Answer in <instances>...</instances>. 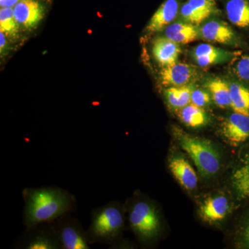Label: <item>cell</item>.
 <instances>
[{"label":"cell","instance_id":"1","mask_svg":"<svg viewBox=\"0 0 249 249\" xmlns=\"http://www.w3.org/2000/svg\"><path fill=\"white\" fill-rule=\"evenodd\" d=\"M22 196L24 203L23 224L25 229L53 222L76 210V196L59 187L26 188Z\"/></svg>","mask_w":249,"mask_h":249},{"label":"cell","instance_id":"2","mask_svg":"<svg viewBox=\"0 0 249 249\" xmlns=\"http://www.w3.org/2000/svg\"><path fill=\"white\" fill-rule=\"evenodd\" d=\"M124 209L121 203L111 201L95 208L87 231L89 245L112 246L121 240L124 227Z\"/></svg>","mask_w":249,"mask_h":249},{"label":"cell","instance_id":"3","mask_svg":"<svg viewBox=\"0 0 249 249\" xmlns=\"http://www.w3.org/2000/svg\"><path fill=\"white\" fill-rule=\"evenodd\" d=\"M173 132L178 145L191 157L201 176L210 178L219 172L220 157L211 142L186 133L178 127H174Z\"/></svg>","mask_w":249,"mask_h":249},{"label":"cell","instance_id":"4","mask_svg":"<svg viewBox=\"0 0 249 249\" xmlns=\"http://www.w3.org/2000/svg\"><path fill=\"white\" fill-rule=\"evenodd\" d=\"M127 213L131 229L143 243L152 242L160 233V214L151 201L136 198L129 202Z\"/></svg>","mask_w":249,"mask_h":249},{"label":"cell","instance_id":"5","mask_svg":"<svg viewBox=\"0 0 249 249\" xmlns=\"http://www.w3.org/2000/svg\"><path fill=\"white\" fill-rule=\"evenodd\" d=\"M60 249H89L87 231L71 213L64 214L53 222Z\"/></svg>","mask_w":249,"mask_h":249},{"label":"cell","instance_id":"6","mask_svg":"<svg viewBox=\"0 0 249 249\" xmlns=\"http://www.w3.org/2000/svg\"><path fill=\"white\" fill-rule=\"evenodd\" d=\"M14 248L18 249H60L54 231L53 222H46L26 229L16 240Z\"/></svg>","mask_w":249,"mask_h":249},{"label":"cell","instance_id":"7","mask_svg":"<svg viewBox=\"0 0 249 249\" xmlns=\"http://www.w3.org/2000/svg\"><path fill=\"white\" fill-rule=\"evenodd\" d=\"M224 138L232 146H238L249 139V116L232 113L222 124Z\"/></svg>","mask_w":249,"mask_h":249},{"label":"cell","instance_id":"8","mask_svg":"<svg viewBox=\"0 0 249 249\" xmlns=\"http://www.w3.org/2000/svg\"><path fill=\"white\" fill-rule=\"evenodd\" d=\"M217 11L216 0H187L180 7L179 14L184 22L197 25Z\"/></svg>","mask_w":249,"mask_h":249},{"label":"cell","instance_id":"9","mask_svg":"<svg viewBox=\"0 0 249 249\" xmlns=\"http://www.w3.org/2000/svg\"><path fill=\"white\" fill-rule=\"evenodd\" d=\"M196 69L188 64L176 62L163 67L160 72L161 84L166 88L189 84L196 78Z\"/></svg>","mask_w":249,"mask_h":249},{"label":"cell","instance_id":"10","mask_svg":"<svg viewBox=\"0 0 249 249\" xmlns=\"http://www.w3.org/2000/svg\"><path fill=\"white\" fill-rule=\"evenodd\" d=\"M199 34L205 40L224 45H237L238 39L230 26L222 21L210 20L201 27Z\"/></svg>","mask_w":249,"mask_h":249},{"label":"cell","instance_id":"11","mask_svg":"<svg viewBox=\"0 0 249 249\" xmlns=\"http://www.w3.org/2000/svg\"><path fill=\"white\" fill-rule=\"evenodd\" d=\"M14 10L18 24L26 29L35 27L45 14V8L36 0H21Z\"/></svg>","mask_w":249,"mask_h":249},{"label":"cell","instance_id":"12","mask_svg":"<svg viewBox=\"0 0 249 249\" xmlns=\"http://www.w3.org/2000/svg\"><path fill=\"white\" fill-rule=\"evenodd\" d=\"M240 53L217 48L209 44H200L193 50V58L199 66L206 67L229 61Z\"/></svg>","mask_w":249,"mask_h":249},{"label":"cell","instance_id":"13","mask_svg":"<svg viewBox=\"0 0 249 249\" xmlns=\"http://www.w3.org/2000/svg\"><path fill=\"white\" fill-rule=\"evenodd\" d=\"M170 172L187 191L196 189L198 183V178L191 163L182 156L175 155L169 160Z\"/></svg>","mask_w":249,"mask_h":249},{"label":"cell","instance_id":"14","mask_svg":"<svg viewBox=\"0 0 249 249\" xmlns=\"http://www.w3.org/2000/svg\"><path fill=\"white\" fill-rule=\"evenodd\" d=\"M180 10L178 0H165L150 19L146 27L147 32H159L170 25L177 18Z\"/></svg>","mask_w":249,"mask_h":249},{"label":"cell","instance_id":"15","mask_svg":"<svg viewBox=\"0 0 249 249\" xmlns=\"http://www.w3.org/2000/svg\"><path fill=\"white\" fill-rule=\"evenodd\" d=\"M230 209V204L227 196H212L206 199L201 205L199 215L205 222H219L226 217Z\"/></svg>","mask_w":249,"mask_h":249},{"label":"cell","instance_id":"16","mask_svg":"<svg viewBox=\"0 0 249 249\" xmlns=\"http://www.w3.org/2000/svg\"><path fill=\"white\" fill-rule=\"evenodd\" d=\"M154 58L162 67H166L178 62L181 53L179 45L167 37H159L152 44Z\"/></svg>","mask_w":249,"mask_h":249},{"label":"cell","instance_id":"17","mask_svg":"<svg viewBox=\"0 0 249 249\" xmlns=\"http://www.w3.org/2000/svg\"><path fill=\"white\" fill-rule=\"evenodd\" d=\"M225 9L230 22L240 29L249 30V0H227Z\"/></svg>","mask_w":249,"mask_h":249},{"label":"cell","instance_id":"18","mask_svg":"<svg viewBox=\"0 0 249 249\" xmlns=\"http://www.w3.org/2000/svg\"><path fill=\"white\" fill-rule=\"evenodd\" d=\"M199 35L196 25L186 22L173 23L165 28V37L178 45L194 42Z\"/></svg>","mask_w":249,"mask_h":249},{"label":"cell","instance_id":"19","mask_svg":"<svg viewBox=\"0 0 249 249\" xmlns=\"http://www.w3.org/2000/svg\"><path fill=\"white\" fill-rule=\"evenodd\" d=\"M232 188L238 200L249 198V154L234 171L231 178Z\"/></svg>","mask_w":249,"mask_h":249},{"label":"cell","instance_id":"20","mask_svg":"<svg viewBox=\"0 0 249 249\" xmlns=\"http://www.w3.org/2000/svg\"><path fill=\"white\" fill-rule=\"evenodd\" d=\"M211 97L218 107L227 108L231 107L230 83L219 78H211L206 84Z\"/></svg>","mask_w":249,"mask_h":249},{"label":"cell","instance_id":"21","mask_svg":"<svg viewBox=\"0 0 249 249\" xmlns=\"http://www.w3.org/2000/svg\"><path fill=\"white\" fill-rule=\"evenodd\" d=\"M231 107L235 112L249 116V88L240 82L230 83Z\"/></svg>","mask_w":249,"mask_h":249},{"label":"cell","instance_id":"22","mask_svg":"<svg viewBox=\"0 0 249 249\" xmlns=\"http://www.w3.org/2000/svg\"><path fill=\"white\" fill-rule=\"evenodd\" d=\"M178 116L183 124L192 128L203 127L209 121L206 111L193 103L178 109Z\"/></svg>","mask_w":249,"mask_h":249},{"label":"cell","instance_id":"23","mask_svg":"<svg viewBox=\"0 0 249 249\" xmlns=\"http://www.w3.org/2000/svg\"><path fill=\"white\" fill-rule=\"evenodd\" d=\"M193 88L191 85L170 87L165 90L167 102L172 107L181 109L191 103Z\"/></svg>","mask_w":249,"mask_h":249},{"label":"cell","instance_id":"24","mask_svg":"<svg viewBox=\"0 0 249 249\" xmlns=\"http://www.w3.org/2000/svg\"><path fill=\"white\" fill-rule=\"evenodd\" d=\"M0 29L6 35L14 37L18 34L19 24L11 7H1L0 10Z\"/></svg>","mask_w":249,"mask_h":249},{"label":"cell","instance_id":"25","mask_svg":"<svg viewBox=\"0 0 249 249\" xmlns=\"http://www.w3.org/2000/svg\"><path fill=\"white\" fill-rule=\"evenodd\" d=\"M235 72L241 81L249 83V55H242L237 60Z\"/></svg>","mask_w":249,"mask_h":249},{"label":"cell","instance_id":"26","mask_svg":"<svg viewBox=\"0 0 249 249\" xmlns=\"http://www.w3.org/2000/svg\"><path fill=\"white\" fill-rule=\"evenodd\" d=\"M211 101V96L209 92L203 89H193L191 100L193 105L202 108L208 106Z\"/></svg>","mask_w":249,"mask_h":249},{"label":"cell","instance_id":"27","mask_svg":"<svg viewBox=\"0 0 249 249\" xmlns=\"http://www.w3.org/2000/svg\"><path fill=\"white\" fill-rule=\"evenodd\" d=\"M241 241L244 247L249 248V217L245 221L241 231Z\"/></svg>","mask_w":249,"mask_h":249},{"label":"cell","instance_id":"28","mask_svg":"<svg viewBox=\"0 0 249 249\" xmlns=\"http://www.w3.org/2000/svg\"><path fill=\"white\" fill-rule=\"evenodd\" d=\"M19 0H0L1 7H14Z\"/></svg>","mask_w":249,"mask_h":249},{"label":"cell","instance_id":"29","mask_svg":"<svg viewBox=\"0 0 249 249\" xmlns=\"http://www.w3.org/2000/svg\"><path fill=\"white\" fill-rule=\"evenodd\" d=\"M6 37H5V34L2 31H1V33H0V52H1V55L5 52V49H6Z\"/></svg>","mask_w":249,"mask_h":249}]
</instances>
